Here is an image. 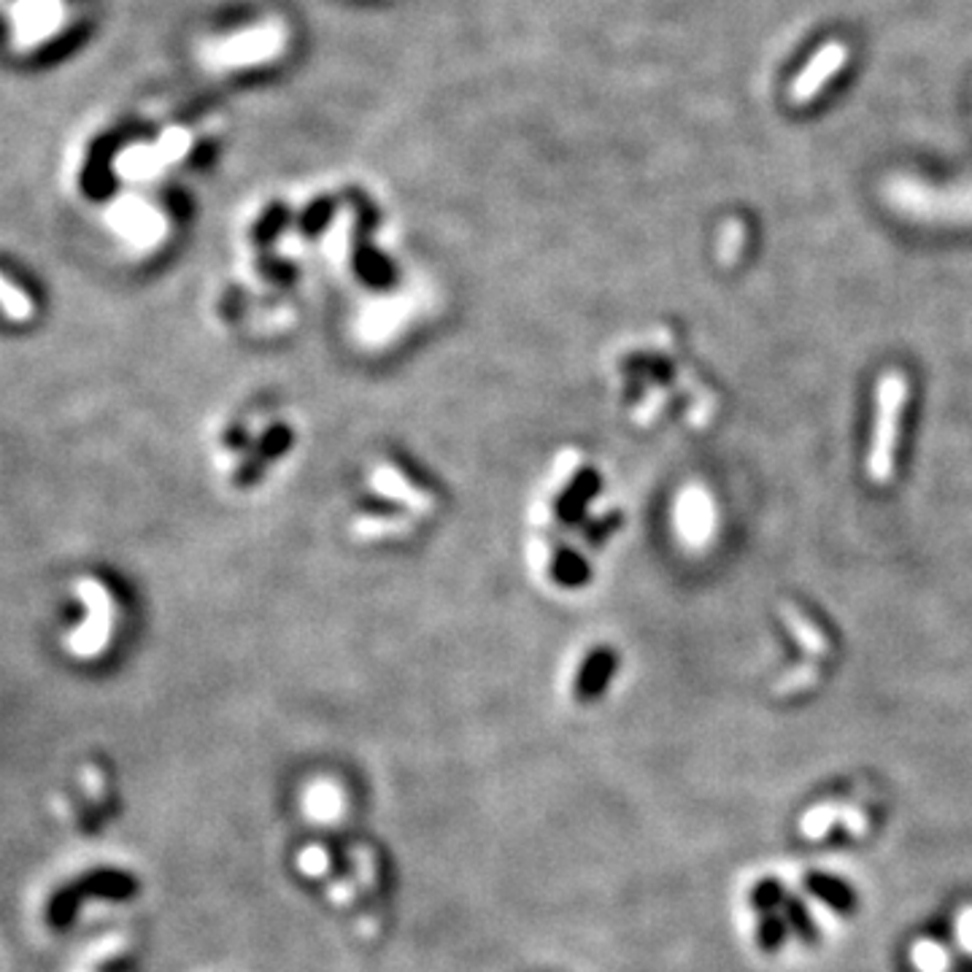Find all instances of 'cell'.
Wrapping results in <instances>:
<instances>
[{"mask_svg":"<svg viewBox=\"0 0 972 972\" xmlns=\"http://www.w3.org/2000/svg\"><path fill=\"white\" fill-rule=\"evenodd\" d=\"M846 58H848V49L838 44V41H833L829 46H824L821 52H818L816 58L810 60L808 71H805L803 76H799L795 82V87H792V101H795L797 106H805L808 101H814L818 92L824 90V84H827L829 79H833L835 73L840 71L842 63H846Z\"/></svg>","mask_w":972,"mask_h":972,"instance_id":"3","label":"cell"},{"mask_svg":"<svg viewBox=\"0 0 972 972\" xmlns=\"http://www.w3.org/2000/svg\"><path fill=\"white\" fill-rule=\"evenodd\" d=\"M0 313L11 322H30L35 313V303L22 287L11 285L6 276H0Z\"/></svg>","mask_w":972,"mask_h":972,"instance_id":"5","label":"cell"},{"mask_svg":"<svg viewBox=\"0 0 972 972\" xmlns=\"http://www.w3.org/2000/svg\"><path fill=\"white\" fill-rule=\"evenodd\" d=\"M82 786H84V792H87V795L92 797V803L95 805L106 803V778H103V773L97 771L95 765H87L82 771Z\"/></svg>","mask_w":972,"mask_h":972,"instance_id":"7","label":"cell"},{"mask_svg":"<svg viewBox=\"0 0 972 972\" xmlns=\"http://www.w3.org/2000/svg\"><path fill=\"white\" fill-rule=\"evenodd\" d=\"M122 945H125V938H122V934H108V938L97 940L95 945H90V949L84 951L82 964L84 968H95V964H103L106 959L116 957V953L122 951Z\"/></svg>","mask_w":972,"mask_h":972,"instance_id":"6","label":"cell"},{"mask_svg":"<svg viewBox=\"0 0 972 972\" xmlns=\"http://www.w3.org/2000/svg\"><path fill=\"white\" fill-rule=\"evenodd\" d=\"M73 594L82 600L87 617L79 624V630L68 635V651L79 660H92V656L103 654L111 641V632H114V597L97 578H79L73 583Z\"/></svg>","mask_w":972,"mask_h":972,"instance_id":"2","label":"cell"},{"mask_svg":"<svg viewBox=\"0 0 972 972\" xmlns=\"http://www.w3.org/2000/svg\"><path fill=\"white\" fill-rule=\"evenodd\" d=\"M784 619H786V624H789L792 635H795L797 641L803 643L805 649H808V654H814V656L827 654V649H829L827 638H824V632L818 630L814 621L805 617L803 611H795V608L786 606L784 608Z\"/></svg>","mask_w":972,"mask_h":972,"instance_id":"4","label":"cell"},{"mask_svg":"<svg viewBox=\"0 0 972 972\" xmlns=\"http://www.w3.org/2000/svg\"><path fill=\"white\" fill-rule=\"evenodd\" d=\"M908 379L900 371L883 373L876 392V424H872L870 457H867V476L872 484L883 486L895 473V448L900 438L902 409L908 403Z\"/></svg>","mask_w":972,"mask_h":972,"instance_id":"1","label":"cell"}]
</instances>
